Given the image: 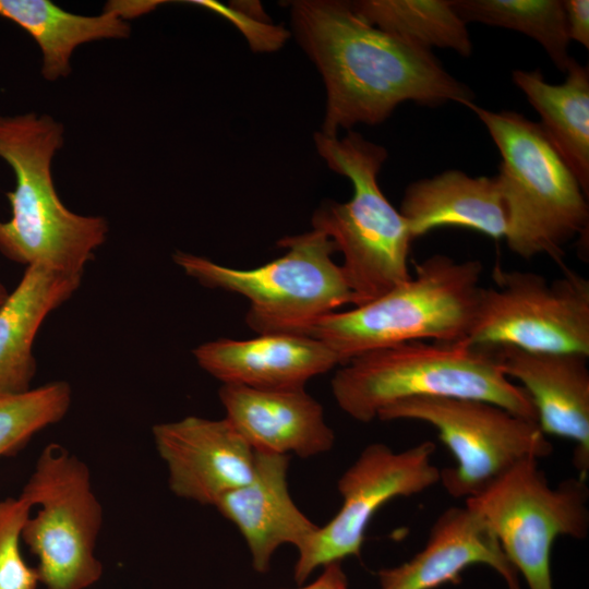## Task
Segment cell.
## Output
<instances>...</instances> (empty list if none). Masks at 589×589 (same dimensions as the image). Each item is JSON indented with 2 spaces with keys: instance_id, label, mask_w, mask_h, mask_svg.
I'll return each mask as SVG.
<instances>
[{
  "instance_id": "7c38bea8",
  "label": "cell",
  "mask_w": 589,
  "mask_h": 589,
  "mask_svg": "<svg viewBox=\"0 0 589 589\" xmlns=\"http://www.w3.org/2000/svg\"><path fill=\"white\" fill-rule=\"evenodd\" d=\"M434 452L431 441L400 452L383 443L368 445L338 479L342 503L336 515L297 549L296 582L302 585L317 567L359 557L369 524L382 506L440 482Z\"/></svg>"
},
{
  "instance_id": "8fae6325",
  "label": "cell",
  "mask_w": 589,
  "mask_h": 589,
  "mask_svg": "<svg viewBox=\"0 0 589 589\" xmlns=\"http://www.w3.org/2000/svg\"><path fill=\"white\" fill-rule=\"evenodd\" d=\"M481 287L467 340L479 347L576 352L589 357V281L563 267L549 281L540 274L495 268Z\"/></svg>"
},
{
  "instance_id": "ffe728a7",
  "label": "cell",
  "mask_w": 589,
  "mask_h": 589,
  "mask_svg": "<svg viewBox=\"0 0 589 589\" xmlns=\"http://www.w3.org/2000/svg\"><path fill=\"white\" fill-rule=\"evenodd\" d=\"M83 275L45 265L26 267L0 305V398L32 389L36 373L33 345L46 317L80 288Z\"/></svg>"
},
{
  "instance_id": "4316f807",
  "label": "cell",
  "mask_w": 589,
  "mask_h": 589,
  "mask_svg": "<svg viewBox=\"0 0 589 589\" xmlns=\"http://www.w3.org/2000/svg\"><path fill=\"white\" fill-rule=\"evenodd\" d=\"M570 40L589 48V1L563 0Z\"/></svg>"
},
{
  "instance_id": "d6986e66",
  "label": "cell",
  "mask_w": 589,
  "mask_h": 589,
  "mask_svg": "<svg viewBox=\"0 0 589 589\" xmlns=\"http://www.w3.org/2000/svg\"><path fill=\"white\" fill-rule=\"evenodd\" d=\"M400 214L414 239L438 227H464L505 238L508 211L497 176L470 177L457 169L408 185Z\"/></svg>"
},
{
  "instance_id": "9c48e42d",
  "label": "cell",
  "mask_w": 589,
  "mask_h": 589,
  "mask_svg": "<svg viewBox=\"0 0 589 589\" xmlns=\"http://www.w3.org/2000/svg\"><path fill=\"white\" fill-rule=\"evenodd\" d=\"M21 496L40 506L26 520L21 538L38 558L46 589H86L103 575L95 554L103 507L89 469L76 455L51 443L40 453Z\"/></svg>"
},
{
  "instance_id": "9a60e30c",
  "label": "cell",
  "mask_w": 589,
  "mask_h": 589,
  "mask_svg": "<svg viewBox=\"0 0 589 589\" xmlns=\"http://www.w3.org/2000/svg\"><path fill=\"white\" fill-rule=\"evenodd\" d=\"M218 395L225 418L256 452L309 458L334 446L335 434L323 407L304 387L223 384Z\"/></svg>"
},
{
  "instance_id": "7a4b0ae2",
  "label": "cell",
  "mask_w": 589,
  "mask_h": 589,
  "mask_svg": "<svg viewBox=\"0 0 589 589\" xmlns=\"http://www.w3.org/2000/svg\"><path fill=\"white\" fill-rule=\"evenodd\" d=\"M64 144V125L47 113L0 116V158L15 177L7 192L11 218L0 220V253L29 265L83 275L109 231L105 217L81 215L60 200L52 160Z\"/></svg>"
},
{
  "instance_id": "484cf974",
  "label": "cell",
  "mask_w": 589,
  "mask_h": 589,
  "mask_svg": "<svg viewBox=\"0 0 589 589\" xmlns=\"http://www.w3.org/2000/svg\"><path fill=\"white\" fill-rule=\"evenodd\" d=\"M31 508L21 495L0 501V589H36L39 584L36 567L26 564L20 550Z\"/></svg>"
},
{
  "instance_id": "603a6c76",
  "label": "cell",
  "mask_w": 589,
  "mask_h": 589,
  "mask_svg": "<svg viewBox=\"0 0 589 589\" xmlns=\"http://www.w3.org/2000/svg\"><path fill=\"white\" fill-rule=\"evenodd\" d=\"M363 21L417 47L452 49L461 57L472 53L466 23L450 0L348 1Z\"/></svg>"
},
{
  "instance_id": "5bb4252c",
  "label": "cell",
  "mask_w": 589,
  "mask_h": 589,
  "mask_svg": "<svg viewBox=\"0 0 589 589\" xmlns=\"http://www.w3.org/2000/svg\"><path fill=\"white\" fill-rule=\"evenodd\" d=\"M498 364L529 395L541 431L575 444L573 462L580 478L589 472L588 356L495 347Z\"/></svg>"
},
{
  "instance_id": "5b68a950",
  "label": "cell",
  "mask_w": 589,
  "mask_h": 589,
  "mask_svg": "<svg viewBox=\"0 0 589 589\" xmlns=\"http://www.w3.org/2000/svg\"><path fill=\"white\" fill-rule=\"evenodd\" d=\"M328 168L353 187L350 201L327 200L312 215V229L325 233L342 254L341 269L354 306L366 303L407 281L413 238L405 217L386 199L377 175L387 159L382 145L349 130L341 139L314 134Z\"/></svg>"
},
{
  "instance_id": "7402d4cb",
  "label": "cell",
  "mask_w": 589,
  "mask_h": 589,
  "mask_svg": "<svg viewBox=\"0 0 589 589\" xmlns=\"http://www.w3.org/2000/svg\"><path fill=\"white\" fill-rule=\"evenodd\" d=\"M0 16L35 40L41 52V76L49 82L70 75L71 58L80 45L131 35L130 23L110 3L101 14L82 15L50 0H0Z\"/></svg>"
},
{
  "instance_id": "44dd1931",
  "label": "cell",
  "mask_w": 589,
  "mask_h": 589,
  "mask_svg": "<svg viewBox=\"0 0 589 589\" xmlns=\"http://www.w3.org/2000/svg\"><path fill=\"white\" fill-rule=\"evenodd\" d=\"M562 84L548 83L542 72L515 70L514 84L541 117L539 123L589 195V68L572 58Z\"/></svg>"
},
{
  "instance_id": "4fadbf2b",
  "label": "cell",
  "mask_w": 589,
  "mask_h": 589,
  "mask_svg": "<svg viewBox=\"0 0 589 589\" xmlns=\"http://www.w3.org/2000/svg\"><path fill=\"white\" fill-rule=\"evenodd\" d=\"M155 447L177 496L215 506L250 481L255 452L226 419L189 416L152 429Z\"/></svg>"
},
{
  "instance_id": "8992f818",
  "label": "cell",
  "mask_w": 589,
  "mask_h": 589,
  "mask_svg": "<svg viewBox=\"0 0 589 589\" xmlns=\"http://www.w3.org/2000/svg\"><path fill=\"white\" fill-rule=\"evenodd\" d=\"M483 272L478 260L435 254L414 265V275L386 293L318 320L308 336L323 341L340 365L381 348L409 341L467 339Z\"/></svg>"
},
{
  "instance_id": "2e32d148",
  "label": "cell",
  "mask_w": 589,
  "mask_h": 589,
  "mask_svg": "<svg viewBox=\"0 0 589 589\" xmlns=\"http://www.w3.org/2000/svg\"><path fill=\"white\" fill-rule=\"evenodd\" d=\"M472 565L492 568L506 589H521L519 575L483 519L466 505L449 507L434 521L425 545L409 561L377 572L381 589H435L458 584Z\"/></svg>"
},
{
  "instance_id": "d4e9b609",
  "label": "cell",
  "mask_w": 589,
  "mask_h": 589,
  "mask_svg": "<svg viewBox=\"0 0 589 589\" xmlns=\"http://www.w3.org/2000/svg\"><path fill=\"white\" fill-rule=\"evenodd\" d=\"M71 400L72 390L64 381L0 398V457L15 453L36 433L62 420Z\"/></svg>"
},
{
  "instance_id": "6da1fadb",
  "label": "cell",
  "mask_w": 589,
  "mask_h": 589,
  "mask_svg": "<svg viewBox=\"0 0 589 589\" xmlns=\"http://www.w3.org/2000/svg\"><path fill=\"white\" fill-rule=\"evenodd\" d=\"M290 20L297 41L324 81L320 132L325 136L337 137L358 123L380 124L406 101L430 107L473 103L472 91L431 50L370 25L348 1L296 0Z\"/></svg>"
},
{
  "instance_id": "3957f363",
  "label": "cell",
  "mask_w": 589,
  "mask_h": 589,
  "mask_svg": "<svg viewBox=\"0 0 589 589\" xmlns=\"http://www.w3.org/2000/svg\"><path fill=\"white\" fill-rule=\"evenodd\" d=\"M339 408L368 423L385 407L411 398H467L498 405L537 422L527 392L503 373L495 349L467 339L409 341L359 354L332 378Z\"/></svg>"
},
{
  "instance_id": "83f0119b",
  "label": "cell",
  "mask_w": 589,
  "mask_h": 589,
  "mask_svg": "<svg viewBox=\"0 0 589 589\" xmlns=\"http://www.w3.org/2000/svg\"><path fill=\"white\" fill-rule=\"evenodd\" d=\"M294 589H348V579L340 563L328 564L322 574L309 585H299Z\"/></svg>"
},
{
  "instance_id": "52a82bcc",
  "label": "cell",
  "mask_w": 589,
  "mask_h": 589,
  "mask_svg": "<svg viewBox=\"0 0 589 589\" xmlns=\"http://www.w3.org/2000/svg\"><path fill=\"white\" fill-rule=\"evenodd\" d=\"M277 244L287 252L251 269L183 251H176L172 260L201 285L244 297L250 304L245 322L259 335H306L318 320L354 304L341 266L333 260L336 247L325 233L312 229Z\"/></svg>"
},
{
  "instance_id": "cb8c5ba5",
  "label": "cell",
  "mask_w": 589,
  "mask_h": 589,
  "mask_svg": "<svg viewBox=\"0 0 589 589\" xmlns=\"http://www.w3.org/2000/svg\"><path fill=\"white\" fill-rule=\"evenodd\" d=\"M468 22L505 27L537 40L554 65L565 72L572 58L563 0H450Z\"/></svg>"
},
{
  "instance_id": "277c9868",
  "label": "cell",
  "mask_w": 589,
  "mask_h": 589,
  "mask_svg": "<svg viewBox=\"0 0 589 589\" xmlns=\"http://www.w3.org/2000/svg\"><path fill=\"white\" fill-rule=\"evenodd\" d=\"M485 125L502 161L498 173L508 211L505 237L522 259L539 254L564 266L565 245L588 244L589 207L578 180L541 125L512 111L466 105Z\"/></svg>"
},
{
  "instance_id": "e0dca14e",
  "label": "cell",
  "mask_w": 589,
  "mask_h": 589,
  "mask_svg": "<svg viewBox=\"0 0 589 589\" xmlns=\"http://www.w3.org/2000/svg\"><path fill=\"white\" fill-rule=\"evenodd\" d=\"M192 353L199 366L223 384L266 389L304 387L312 377L340 364L323 341L294 334L219 338Z\"/></svg>"
},
{
  "instance_id": "f1b7e54d",
  "label": "cell",
  "mask_w": 589,
  "mask_h": 589,
  "mask_svg": "<svg viewBox=\"0 0 589 589\" xmlns=\"http://www.w3.org/2000/svg\"><path fill=\"white\" fill-rule=\"evenodd\" d=\"M8 296H9V291L7 290L4 285L0 283V305L4 302Z\"/></svg>"
},
{
  "instance_id": "30bf717a",
  "label": "cell",
  "mask_w": 589,
  "mask_h": 589,
  "mask_svg": "<svg viewBox=\"0 0 589 589\" xmlns=\"http://www.w3.org/2000/svg\"><path fill=\"white\" fill-rule=\"evenodd\" d=\"M383 421L414 420L433 426L455 458L441 470L449 495L467 500L525 458H543L553 447L536 421L493 402L467 398H411L377 413Z\"/></svg>"
},
{
  "instance_id": "ba28073f",
  "label": "cell",
  "mask_w": 589,
  "mask_h": 589,
  "mask_svg": "<svg viewBox=\"0 0 589 589\" xmlns=\"http://www.w3.org/2000/svg\"><path fill=\"white\" fill-rule=\"evenodd\" d=\"M538 460L518 461L465 505L488 525L528 589H553V544L587 537L589 491L580 477L551 486Z\"/></svg>"
},
{
  "instance_id": "ac0fdd59",
  "label": "cell",
  "mask_w": 589,
  "mask_h": 589,
  "mask_svg": "<svg viewBox=\"0 0 589 589\" xmlns=\"http://www.w3.org/2000/svg\"><path fill=\"white\" fill-rule=\"evenodd\" d=\"M255 452L254 471L245 484L223 495L214 507L243 537L253 568L266 573L278 548L299 549L318 528L293 502L288 488L289 455Z\"/></svg>"
}]
</instances>
